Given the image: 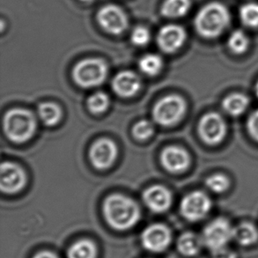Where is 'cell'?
Instances as JSON below:
<instances>
[{
  "label": "cell",
  "instance_id": "cell-31",
  "mask_svg": "<svg viewBox=\"0 0 258 258\" xmlns=\"http://www.w3.org/2000/svg\"><path fill=\"white\" fill-rule=\"evenodd\" d=\"M213 258H236V255L226 247L213 251Z\"/></svg>",
  "mask_w": 258,
  "mask_h": 258
},
{
  "label": "cell",
  "instance_id": "cell-12",
  "mask_svg": "<svg viewBox=\"0 0 258 258\" xmlns=\"http://www.w3.org/2000/svg\"><path fill=\"white\" fill-rule=\"evenodd\" d=\"M89 155L94 167L102 170L114 163L117 156V147L111 140L101 139L91 147Z\"/></svg>",
  "mask_w": 258,
  "mask_h": 258
},
{
  "label": "cell",
  "instance_id": "cell-7",
  "mask_svg": "<svg viewBox=\"0 0 258 258\" xmlns=\"http://www.w3.org/2000/svg\"><path fill=\"white\" fill-rule=\"evenodd\" d=\"M199 134L207 145H218L223 141L227 134V123L216 112L207 113L200 119Z\"/></svg>",
  "mask_w": 258,
  "mask_h": 258
},
{
  "label": "cell",
  "instance_id": "cell-13",
  "mask_svg": "<svg viewBox=\"0 0 258 258\" xmlns=\"http://www.w3.org/2000/svg\"><path fill=\"white\" fill-rule=\"evenodd\" d=\"M185 40L186 32L178 25H167L158 33V45L166 53L177 51L183 45Z\"/></svg>",
  "mask_w": 258,
  "mask_h": 258
},
{
  "label": "cell",
  "instance_id": "cell-10",
  "mask_svg": "<svg viewBox=\"0 0 258 258\" xmlns=\"http://www.w3.org/2000/svg\"><path fill=\"white\" fill-rule=\"evenodd\" d=\"M171 232L162 224H153L142 233L141 241L144 248L155 253L164 251L171 242Z\"/></svg>",
  "mask_w": 258,
  "mask_h": 258
},
{
  "label": "cell",
  "instance_id": "cell-8",
  "mask_svg": "<svg viewBox=\"0 0 258 258\" xmlns=\"http://www.w3.org/2000/svg\"><path fill=\"white\" fill-rule=\"evenodd\" d=\"M212 209V201L206 193L194 191L185 196L180 205L181 215L186 220L197 222L203 220Z\"/></svg>",
  "mask_w": 258,
  "mask_h": 258
},
{
  "label": "cell",
  "instance_id": "cell-22",
  "mask_svg": "<svg viewBox=\"0 0 258 258\" xmlns=\"http://www.w3.org/2000/svg\"><path fill=\"white\" fill-rule=\"evenodd\" d=\"M190 6V0H166L161 7V14L165 17H182L187 14Z\"/></svg>",
  "mask_w": 258,
  "mask_h": 258
},
{
  "label": "cell",
  "instance_id": "cell-1",
  "mask_svg": "<svg viewBox=\"0 0 258 258\" xmlns=\"http://www.w3.org/2000/svg\"><path fill=\"white\" fill-rule=\"evenodd\" d=\"M103 213L108 225L116 230H128L140 219L136 202L121 194L109 196L103 204Z\"/></svg>",
  "mask_w": 258,
  "mask_h": 258
},
{
  "label": "cell",
  "instance_id": "cell-17",
  "mask_svg": "<svg viewBox=\"0 0 258 258\" xmlns=\"http://www.w3.org/2000/svg\"><path fill=\"white\" fill-rule=\"evenodd\" d=\"M249 105L248 98L243 94H231L222 101L224 111L231 116L242 115Z\"/></svg>",
  "mask_w": 258,
  "mask_h": 258
},
{
  "label": "cell",
  "instance_id": "cell-16",
  "mask_svg": "<svg viewBox=\"0 0 258 258\" xmlns=\"http://www.w3.org/2000/svg\"><path fill=\"white\" fill-rule=\"evenodd\" d=\"M141 81L139 75L131 71H124L115 75L112 81V88L122 97H131L140 91Z\"/></svg>",
  "mask_w": 258,
  "mask_h": 258
},
{
  "label": "cell",
  "instance_id": "cell-2",
  "mask_svg": "<svg viewBox=\"0 0 258 258\" xmlns=\"http://www.w3.org/2000/svg\"><path fill=\"white\" fill-rule=\"evenodd\" d=\"M230 23V14L223 4L210 3L203 7L195 18V27L206 38L220 36Z\"/></svg>",
  "mask_w": 258,
  "mask_h": 258
},
{
  "label": "cell",
  "instance_id": "cell-28",
  "mask_svg": "<svg viewBox=\"0 0 258 258\" xmlns=\"http://www.w3.org/2000/svg\"><path fill=\"white\" fill-rule=\"evenodd\" d=\"M154 132V124L148 120H142L137 122L133 127V133L134 137L140 140L149 139Z\"/></svg>",
  "mask_w": 258,
  "mask_h": 258
},
{
  "label": "cell",
  "instance_id": "cell-9",
  "mask_svg": "<svg viewBox=\"0 0 258 258\" xmlns=\"http://www.w3.org/2000/svg\"><path fill=\"white\" fill-rule=\"evenodd\" d=\"M97 21L105 31L112 35H120L128 27V18L122 8L108 5L98 12Z\"/></svg>",
  "mask_w": 258,
  "mask_h": 258
},
{
  "label": "cell",
  "instance_id": "cell-19",
  "mask_svg": "<svg viewBox=\"0 0 258 258\" xmlns=\"http://www.w3.org/2000/svg\"><path fill=\"white\" fill-rule=\"evenodd\" d=\"M234 239L242 246H250L258 241L257 228L249 222H242L234 227Z\"/></svg>",
  "mask_w": 258,
  "mask_h": 258
},
{
  "label": "cell",
  "instance_id": "cell-14",
  "mask_svg": "<svg viewBox=\"0 0 258 258\" xmlns=\"http://www.w3.org/2000/svg\"><path fill=\"white\" fill-rule=\"evenodd\" d=\"M161 163L168 171L181 173L188 169L190 157L187 151L176 146L165 148L161 154Z\"/></svg>",
  "mask_w": 258,
  "mask_h": 258
},
{
  "label": "cell",
  "instance_id": "cell-32",
  "mask_svg": "<svg viewBox=\"0 0 258 258\" xmlns=\"http://www.w3.org/2000/svg\"><path fill=\"white\" fill-rule=\"evenodd\" d=\"M34 258H58V256L56 254H54L53 252L44 250V251L38 252L34 256Z\"/></svg>",
  "mask_w": 258,
  "mask_h": 258
},
{
  "label": "cell",
  "instance_id": "cell-20",
  "mask_svg": "<svg viewBox=\"0 0 258 258\" xmlns=\"http://www.w3.org/2000/svg\"><path fill=\"white\" fill-rule=\"evenodd\" d=\"M96 245L90 240H81L71 246L67 252L68 258H97Z\"/></svg>",
  "mask_w": 258,
  "mask_h": 258
},
{
  "label": "cell",
  "instance_id": "cell-30",
  "mask_svg": "<svg viewBox=\"0 0 258 258\" xmlns=\"http://www.w3.org/2000/svg\"><path fill=\"white\" fill-rule=\"evenodd\" d=\"M247 128L252 139L258 142V109L249 115L247 122Z\"/></svg>",
  "mask_w": 258,
  "mask_h": 258
},
{
  "label": "cell",
  "instance_id": "cell-21",
  "mask_svg": "<svg viewBox=\"0 0 258 258\" xmlns=\"http://www.w3.org/2000/svg\"><path fill=\"white\" fill-rule=\"evenodd\" d=\"M39 118L47 126L56 125L62 117V111L57 105L53 102H43L39 105Z\"/></svg>",
  "mask_w": 258,
  "mask_h": 258
},
{
  "label": "cell",
  "instance_id": "cell-25",
  "mask_svg": "<svg viewBox=\"0 0 258 258\" xmlns=\"http://www.w3.org/2000/svg\"><path fill=\"white\" fill-rule=\"evenodd\" d=\"M242 23L248 28H258V3L250 2L243 5L240 9Z\"/></svg>",
  "mask_w": 258,
  "mask_h": 258
},
{
  "label": "cell",
  "instance_id": "cell-34",
  "mask_svg": "<svg viewBox=\"0 0 258 258\" xmlns=\"http://www.w3.org/2000/svg\"><path fill=\"white\" fill-rule=\"evenodd\" d=\"M82 2H85V3H89L91 1H93V0H81Z\"/></svg>",
  "mask_w": 258,
  "mask_h": 258
},
{
  "label": "cell",
  "instance_id": "cell-5",
  "mask_svg": "<svg viewBox=\"0 0 258 258\" xmlns=\"http://www.w3.org/2000/svg\"><path fill=\"white\" fill-rule=\"evenodd\" d=\"M185 110L184 100L179 95L171 94L158 101L153 110V117L158 124L168 127L181 121Z\"/></svg>",
  "mask_w": 258,
  "mask_h": 258
},
{
  "label": "cell",
  "instance_id": "cell-24",
  "mask_svg": "<svg viewBox=\"0 0 258 258\" xmlns=\"http://www.w3.org/2000/svg\"><path fill=\"white\" fill-rule=\"evenodd\" d=\"M227 45L234 54H242L248 49L249 39L244 32L237 29L231 34L227 41Z\"/></svg>",
  "mask_w": 258,
  "mask_h": 258
},
{
  "label": "cell",
  "instance_id": "cell-26",
  "mask_svg": "<svg viewBox=\"0 0 258 258\" xmlns=\"http://www.w3.org/2000/svg\"><path fill=\"white\" fill-rule=\"evenodd\" d=\"M109 105V98L103 92H97L87 100V107L94 114H101L107 110Z\"/></svg>",
  "mask_w": 258,
  "mask_h": 258
},
{
  "label": "cell",
  "instance_id": "cell-23",
  "mask_svg": "<svg viewBox=\"0 0 258 258\" xmlns=\"http://www.w3.org/2000/svg\"><path fill=\"white\" fill-rule=\"evenodd\" d=\"M162 60L158 55L147 54L142 56L139 62L140 70L148 76H155L162 69Z\"/></svg>",
  "mask_w": 258,
  "mask_h": 258
},
{
  "label": "cell",
  "instance_id": "cell-15",
  "mask_svg": "<svg viewBox=\"0 0 258 258\" xmlns=\"http://www.w3.org/2000/svg\"><path fill=\"white\" fill-rule=\"evenodd\" d=\"M143 199L147 208L154 213H164L171 206V193L168 188L161 185L147 188L144 192Z\"/></svg>",
  "mask_w": 258,
  "mask_h": 258
},
{
  "label": "cell",
  "instance_id": "cell-29",
  "mask_svg": "<svg viewBox=\"0 0 258 258\" xmlns=\"http://www.w3.org/2000/svg\"><path fill=\"white\" fill-rule=\"evenodd\" d=\"M150 32L145 27H137L133 29L131 35V41L134 45L145 46L150 41Z\"/></svg>",
  "mask_w": 258,
  "mask_h": 258
},
{
  "label": "cell",
  "instance_id": "cell-11",
  "mask_svg": "<svg viewBox=\"0 0 258 258\" xmlns=\"http://www.w3.org/2000/svg\"><path fill=\"white\" fill-rule=\"evenodd\" d=\"M27 181L23 169L12 162H4L0 170V187L5 193L13 194L20 191Z\"/></svg>",
  "mask_w": 258,
  "mask_h": 258
},
{
  "label": "cell",
  "instance_id": "cell-6",
  "mask_svg": "<svg viewBox=\"0 0 258 258\" xmlns=\"http://www.w3.org/2000/svg\"><path fill=\"white\" fill-rule=\"evenodd\" d=\"M234 227L226 219H215L204 229L203 242L212 251L226 248L231 240L234 239Z\"/></svg>",
  "mask_w": 258,
  "mask_h": 258
},
{
  "label": "cell",
  "instance_id": "cell-4",
  "mask_svg": "<svg viewBox=\"0 0 258 258\" xmlns=\"http://www.w3.org/2000/svg\"><path fill=\"white\" fill-rule=\"evenodd\" d=\"M108 74V67L103 60L87 58L74 67V81L79 86L86 88L97 87L103 83Z\"/></svg>",
  "mask_w": 258,
  "mask_h": 258
},
{
  "label": "cell",
  "instance_id": "cell-33",
  "mask_svg": "<svg viewBox=\"0 0 258 258\" xmlns=\"http://www.w3.org/2000/svg\"><path fill=\"white\" fill-rule=\"evenodd\" d=\"M255 94H256V96H257L258 98V81L257 82H256V84H255Z\"/></svg>",
  "mask_w": 258,
  "mask_h": 258
},
{
  "label": "cell",
  "instance_id": "cell-27",
  "mask_svg": "<svg viewBox=\"0 0 258 258\" xmlns=\"http://www.w3.org/2000/svg\"><path fill=\"white\" fill-rule=\"evenodd\" d=\"M206 187L209 188L211 191L221 194L223 192L227 191L229 186L230 181L227 176L223 174H214L207 178L206 180Z\"/></svg>",
  "mask_w": 258,
  "mask_h": 258
},
{
  "label": "cell",
  "instance_id": "cell-3",
  "mask_svg": "<svg viewBox=\"0 0 258 258\" xmlns=\"http://www.w3.org/2000/svg\"><path fill=\"white\" fill-rule=\"evenodd\" d=\"M36 129V121L31 112L25 108H14L4 117V131L15 143H24L31 139Z\"/></svg>",
  "mask_w": 258,
  "mask_h": 258
},
{
  "label": "cell",
  "instance_id": "cell-18",
  "mask_svg": "<svg viewBox=\"0 0 258 258\" xmlns=\"http://www.w3.org/2000/svg\"><path fill=\"white\" fill-rule=\"evenodd\" d=\"M203 243L202 238L188 232L181 234L178 239L177 247L181 255L187 257H192L199 254L202 248Z\"/></svg>",
  "mask_w": 258,
  "mask_h": 258
}]
</instances>
